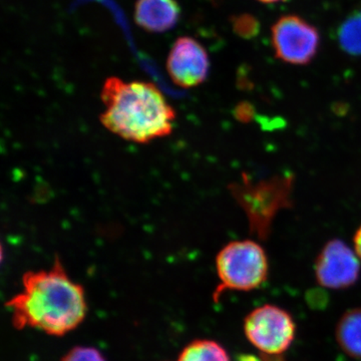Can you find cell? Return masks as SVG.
I'll return each instance as SVG.
<instances>
[{"label": "cell", "instance_id": "6", "mask_svg": "<svg viewBox=\"0 0 361 361\" xmlns=\"http://www.w3.org/2000/svg\"><path fill=\"white\" fill-rule=\"evenodd\" d=\"M271 44L276 59L289 65L306 66L319 51L320 35L301 16L287 14L271 26Z\"/></svg>", "mask_w": 361, "mask_h": 361}, {"label": "cell", "instance_id": "4", "mask_svg": "<svg viewBox=\"0 0 361 361\" xmlns=\"http://www.w3.org/2000/svg\"><path fill=\"white\" fill-rule=\"evenodd\" d=\"M293 178L275 177L254 184L244 176L242 182L232 185L231 192L248 216L251 232L259 238H267L278 211L290 204Z\"/></svg>", "mask_w": 361, "mask_h": 361}, {"label": "cell", "instance_id": "11", "mask_svg": "<svg viewBox=\"0 0 361 361\" xmlns=\"http://www.w3.org/2000/svg\"><path fill=\"white\" fill-rule=\"evenodd\" d=\"M178 361H231L221 344L209 339H198L188 344Z\"/></svg>", "mask_w": 361, "mask_h": 361}, {"label": "cell", "instance_id": "7", "mask_svg": "<svg viewBox=\"0 0 361 361\" xmlns=\"http://www.w3.org/2000/svg\"><path fill=\"white\" fill-rule=\"evenodd\" d=\"M314 272L320 286L332 290L348 289L360 279V258L342 240H330L316 258Z\"/></svg>", "mask_w": 361, "mask_h": 361}, {"label": "cell", "instance_id": "10", "mask_svg": "<svg viewBox=\"0 0 361 361\" xmlns=\"http://www.w3.org/2000/svg\"><path fill=\"white\" fill-rule=\"evenodd\" d=\"M336 341L350 357L361 360V307L349 310L337 323Z\"/></svg>", "mask_w": 361, "mask_h": 361}, {"label": "cell", "instance_id": "14", "mask_svg": "<svg viewBox=\"0 0 361 361\" xmlns=\"http://www.w3.org/2000/svg\"><path fill=\"white\" fill-rule=\"evenodd\" d=\"M61 361H106L97 349L89 346L71 348Z\"/></svg>", "mask_w": 361, "mask_h": 361}, {"label": "cell", "instance_id": "9", "mask_svg": "<svg viewBox=\"0 0 361 361\" xmlns=\"http://www.w3.org/2000/svg\"><path fill=\"white\" fill-rule=\"evenodd\" d=\"M180 7L177 0H137L134 18L137 26L148 32L161 33L179 23Z\"/></svg>", "mask_w": 361, "mask_h": 361}, {"label": "cell", "instance_id": "13", "mask_svg": "<svg viewBox=\"0 0 361 361\" xmlns=\"http://www.w3.org/2000/svg\"><path fill=\"white\" fill-rule=\"evenodd\" d=\"M233 32L242 39H251L260 32V23L251 14L243 13L232 18Z\"/></svg>", "mask_w": 361, "mask_h": 361}, {"label": "cell", "instance_id": "16", "mask_svg": "<svg viewBox=\"0 0 361 361\" xmlns=\"http://www.w3.org/2000/svg\"><path fill=\"white\" fill-rule=\"evenodd\" d=\"M259 2H262L265 4H277V2L284 1V0H257Z\"/></svg>", "mask_w": 361, "mask_h": 361}, {"label": "cell", "instance_id": "5", "mask_svg": "<svg viewBox=\"0 0 361 361\" xmlns=\"http://www.w3.org/2000/svg\"><path fill=\"white\" fill-rule=\"evenodd\" d=\"M244 334L261 353L277 356L290 348L295 338L296 325L290 313L283 308L266 304L246 316Z\"/></svg>", "mask_w": 361, "mask_h": 361}, {"label": "cell", "instance_id": "3", "mask_svg": "<svg viewBox=\"0 0 361 361\" xmlns=\"http://www.w3.org/2000/svg\"><path fill=\"white\" fill-rule=\"evenodd\" d=\"M220 285L215 297L225 290L252 291L262 286L269 275V261L260 244L237 240L223 247L216 257Z\"/></svg>", "mask_w": 361, "mask_h": 361}, {"label": "cell", "instance_id": "1", "mask_svg": "<svg viewBox=\"0 0 361 361\" xmlns=\"http://www.w3.org/2000/svg\"><path fill=\"white\" fill-rule=\"evenodd\" d=\"M6 305L14 329H39L52 336L77 329L87 312L84 287L71 279L59 257L49 269L25 272L23 290Z\"/></svg>", "mask_w": 361, "mask_h": 361}, {"label": "cell", "instance_id": "8", "mask_svg": "<svg viewBox=\"0 0 361 361\" xmlns=\"http://www.w3.org/2000/svg\"><path fill=\"white\" fill-rule=\"evenodd\" d=\"M171 80L183 89L203 84L210 70V59L205 47L193 37H180L171 47L167 59Z\"/></svg>", "mask_w": 361, "mask_h": 361}, {"label": "cell", "instance_id": "12", "mask_svg": "<svg viewBox=\"0 0 361 361\" xmlns=\"http://www.w3.org/2000/svg\"><path fill=\"white\" fill-rule=\"evenodd\" d=\"M339 44L350 54H361V11L345 20L339 30Z\"/></svg>", "mask_w": 361, "mask_h": 361}, {"label": "cell", "instance_id": "2", "mask_svg": "<svg viewBox=\"0 0 361 361\" xmlns=\"http://www.w3.org/2000/svg\"><path fill=\"white\" fill-rule=\"evenodd\" d=\"M102 125L126 141L147 144L174 130L176 111L153 82L111 77L101 92Z\"/></svg>", "mask_w": 361, "mask_h": 361}, {"label": "cell", "instance_id": "15", "mask_svg": "<svg viewBox=\"0 0 361 361\" xmlns=\"http://www.w3.org/2000/svg\"><path fill=\"white\" fill-rule=\"evenodd\" d=\"M353 243H355V250L356 255L361 260V224L356 230L355 237H353Z\"/></svg>", "mask_w": 361, "mask_h": 361}]
</instances>
